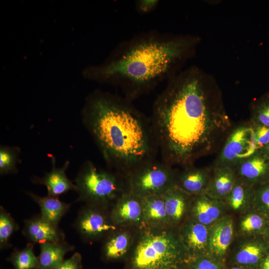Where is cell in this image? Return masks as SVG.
<instances>
[{"label":"cell","mask_w":269,"mask_h":269,"mask_svg":"<svg viewBox=\"0 0 269 269\" xmlns=\"http://www.w3.org/2000/svg\"><path fill=\"white\" fill-rule=\"evenodd\" d=\"M167 82L150 118L161 160L193 165L225 141L232 123L215 79L199 67L180 71Z\"/></svg>","instance_id":"obj_1"},{"label":"cell","mask_w":269,"mask_h":269,"mask_svg":"<svg viewBox=\"0 0 269 269\" xmlns=\"http://www.w3.org/2000/svg\"><path fill=\"white\" fill-rule=\"evenodd\" d=\"M200 38L151 30L120 43L102 63L83 71L85 78L121 88L133 101L180 71L192 57Z\"/></svg>","instance_id":"obj_2"},{"label":"cell","mask_w":269,"mask_h":269,"mask_svg":"<svg viewBox=\"0 0 269 269\" xmlns=\"http://www.w3.org/2000/svg\"><path fill=\"white\" fill-rule=\"evenodd\" d=\"M82 123L108 166L127 178L159 151L150 119L132 101L95 90L82 110Z\"/></svg>","instance_id":"obj_3"},{"label":"cell","mask_w":269,"mask_h":269,"mask_svg":"<svg viewBox=\"0 0 269 269\" xmlns=\"http://www.w3.org/2000/svg\"><path fill=\"white\" fill-rule=\"evenodd\" d=\"M142 229L132 257L133 269H177L185 264L177 229Z\"/></svg>","instance_id":"obj_4"},{"label":"cell","mask_w":269,"mask_h":269,"mask_svg":"<svg viewBox=\"0 0 269 269\" xmlns=\"http://www.w3.org/2000/svg\"><path fill=\"white\" fill-rule=\"evenodd\" d=\"M74 182L78 194L76 201L105 208L128 190L126 176L100 168L90 160L83 164Z\"/></svg>","instance_id":"obj_5"},{"label":"cell","mask_w":269,"mask_h":269,"mask_svg":"<svg viewBox=\"0 0 269 269\" xmlns=\"http://www.w3.org/2000/svg\"><path fill=\"white\" fill-rule=\"evenodd\" d=\"M176 175L172 166L155 159L128 176V190L140 197L162 195L176 185Z\"/></svg>","instance_id":"obj_6"},{"label":"cell","mask_w":269,"mask_h":269,"mask_svg":"<svg viewBox=\"0 0 269 269\" xmlns=\"http://www.w3.org/2000/svg\"><path fill=\"white\" fill-rule=\"evenodd\" d=\"M258 150L252 125H243L232 129L217 156L214 166L234 168Z\"/></svg>","instance_id":"obj_7"},{"label":"cell","mask_w":269,"mask_h":269,"mask_svg":"<svg viewBox=\"0 0 269 269\" xmlns=\"http://www.w3.org/2000/svg\"><path fill=\"white\" fill-rule=\"evenodd\" d=\"M73 227L85 242L107 237L119 228L112 222L107 208L89 204L79 211Z\"/></svg>","instance_id":"obj_8"},{"label":"cell","mask_w":269,"mask_h":269,"mask_svg":"<svg viewBox=\"0 0 269 269\" xmlns=\"http://www.w3.org/2000/svg\"><path fill=\"white\" fill-rule=\"evenodd\" d=\"M269 253V244L263 235L235 236L227 256L226 264L257 269Z\"/></svg>","instance_id":"obj_9"},{"label":"cell","mask_w":269,"mask_h":269,"mask_svg":"<svg viewBox=\"0 0 269 269\" xmlns=\"http://www.w3.org/2000/svg\"><path fill=\"white\" fill-rule=\"evenodd\" d=\"M177 231L186 257V263L208 255L209 227L188 217Z\"/></svg>","instance_id":"obj_10"},{"label":"cell","mask_w":269,"mask_h":269,"mask_svg":"<svg viewBox=\"0 0 269 269\" xmlns=\"http://www.w3.org/2000/svg\"><path fill=\"white\" fill-rule=\"evenodd\" d=\"M113 206L109 211L110 216L117 227L134 226L144 228L141 197L127 190Z\"/></svg>","instance_id":"obj_11"},{"label":"cell","mask_w":269,"mask_h":269,"mask_svg":"<svg viewBox=\"0 0 269 269\" xmlns=\"http://www.w3.org/2000/svg\"><path fill=\"white\" fill-rule=\"evenodd\" d=\"M235 236L234 219L228 214L209 227L208 255L226 264Z\"/></svg>","instance_id":"obj_12"},{"label":"cell","mask_w":269,"mask_h":269,"mask_svg":"<svg viewBox=\"0 0 269 269\" xmlns=\"http://www.w3.org/2000/svg\"><path fill=\"white\" fill-rule=\"evenodd\" d=\"M227 214L223 201L205 192L192 196L188 217L198 223L210 227Z\"/></svg>","instance_id":"obj_13"},{"label":"cell","mask_w":269,"mask_h":269,"mask_svg":"<svg viewBox=\"0 0 269 269\" xmlns=\"http://www.w3.org/2000/svg\"><path fill=\"white\" fill-rule=\"evenodd\" d=\"M23 236L33 244L65 241V235L58 225L54 224L40 215L33 216L24 221Z\"/></svg>","instance_id":"obj_14"},{"label":"cell","mask_w":269,"mask_h":269,"mask_svg":"<svg viewBox=\"0 0 269 269\" xmlns=\"http://www.w3.org/2000/svg\"><path fill=\"white\" fill-rule=\"evenodd\" d=\"M234 169L237 178L254 186L269 182V160L259 150Z\"/></svg>","instance_id":"obj_15"},{"label":"cell","mask_w":269,"mask_h":269,"mask_svg":"<svg viewBox=\"0 0 269 269\" xmlns=\"http://www.w3.org/2000/svg\"><path fill=\"white\" fill-rule=\"evenodd\" d=\"M162 195L170 226L177 227L188 216L192 195L176 185Z\"/></svg>","instance_id":"obj_16"},{"label":"cell","mask_w":269,"mask_h":269,"mask_svg":"<svg viewBox=\"0 0 269 269\" xmlns=\"http://www.w3.org/2000/svg\"><path fill=\"white\" fill-rule=\"evenodd\" d=\"M51 170L46 172L42 177H34L32 182L43 185L47 190V195L59 197L70 190L76 191V187L67 177L66 171L70 162L67 160L63 165L59 168L56 167L55 157L51 158Z\"/></svg>","instance_id":"obj_17"},{"label":"cell","mask_w":269,"mask_h":269,"mask_svg":"<svg viewBox=\"0 0 269 269\" xmlns=\"http://www.w3.org/2000/svg\"><path fill=\"white\" fill-rule=\"evenodd\" d=\"M184 167L177 173L176 185L191 195L205 192L211 178L212 167L199 168L191 165Z\"/></svg>","instance_id":"obj_18"},{"label":"cell","mask_w":269,"mask_h":269,"mask_svg":"<svg viewBox=\"0 0 269 269\" xmlns=\"http://www.w3.org/2000/svg\"><path fill=\"white\" fill-rule=\"evenodd\" d=\"M211 178L205 193L224 201L234 187L237 177L233 168L226 166H212Z\"/></svg>","instance_id":"obj_19"},{"label":"cell","mask_w":269,"mask_h":269,"mask_svg":"<svg viewBox=\"0 0 269 269\" xmlns=\"http://www.w3.org/2000/svg\"><path fill=\"white\" fill-rule=\"evenodd\" d=\"M254 199V186L238 178L223 202L228 214L240 215L253 208Z\"/></svg>","instance_id":"obj_20"},{"label":"cell","mask_w":269,"mask_h":269,"mask_svg":"<svg viewBox=\"0 0 269 269\" xmlns=\"http://www.w3.org/2000/svg\"><path fill=\"white\" fill-rule=\"evenodd\" d=\"M144 228L163 229L170 227L162 195L141 197Z\"/></svg>","instance_id":"obj_21"},{"label":"cell","mask_w":269,"mask_h":269,"mask_svg":"<svg viewBox=\"0 0 269 269\" xmlns=\"http://www.w3.org/2000/svg\"><path fill=\"white\" fill-rule=\"evenodd\" d=\"M75 247L65 240L40 244V254L35 269H56L65 260L64 257Z\"/></svg>","instance_id":"obj_22"},{"label":"cell","mask_w":269,"mask_h":269,"mask_svg":"<svg viewBox=\"0 0 269 269\" xmlns=\"http://www.w3.org/2000/svg\"><path fill=\"white\" fill-rule=\"evenodd\" d=\"M26 193L38 205L41 216L55 225H58L71 206V204L60 201L58 197L40 196L29 191Z\"/></svg>","instance_id":"obj_23"},{"label":"cell","mask_w":269,"mask_h":269,"mask_svg":"<svg viewBox=\"0 0 269 269\" xmlns=\"http://www.w3.org/2000/svg\"><path fill=\"white\" fill-rule=\"evenodd\" d=\"M269 223L261 213L252 208L239 215L235 223L236 236H253L263 235Z\"/></svg>","instance_id":"obj_24"},{"label":"cell","mask_w":269,"mask_h":269,"mask_svg":"<svg viewBox=\"0 0 269 269\" xmlns=\"http://www.w3.org/2000/svg\"><path fill=\"white\" fill-rule=\"evenodd\" d=\"M132 239L127 231H116L107 238L102 248V257L105 261H114L123 257L128 252Z\"/></svg>","instance_id":"obj_25"},{"label":"cell","mask_w":269,"mask_h":269,"mask_svg":"<svg viewBox=\"0 0 269 269\" xmlns=\"http://www.w3.org/2000/svg\"><path fill=\"white\" fill-rule=\"evenodd\" d=\"M34 244L28 243L21 249H15L6 261L10 263L14 269H35L38 263L33 251Z\"/></svg>","instance_id":"obj_26"},{"label":"cell","mask_w":269,"mask_h":269,"mask_svg":"<svg viewBox=\"0 0 269 269\" xmlns=\"http://www.w3.org/2000/svg\"><path fill=\"white\" fill-rule=\"evenodd\" d=\"M20 152L17 146L1 145L0 148V174L1 175L15 174Z\"/></svg>","instance_id":"obj_27"},{"label":"cell","mask_w":269,"mask_h":269,"mask_svg":"<svg viewBox=\"0 0 269 269\" xmlns=\"http://www.w3.org/2000/svg\"><path fill=\"white\" fill-rule=\"evenodd\" d=\"M19 229V226L11 215L2 206L0 207V249L3 250L11 247V236Z\"/></svg>","instance_id":"obj_28"},{"label":"cell","mask_w":269,"mask_h":269,"mask_svg":"<svg viewBox=\"0 0 269 269\" xmlns=\"http://www.w3.org/2000/svg\"><path fill=\"white\" fill-rule=\"evenodd\" d=\"M251 123L269 128V93L253 103Z\"/></svg>","instance_id":"obj_29"},{"label":"cell","mask_w":269,"mask_h":269,"mask_svg":"<svg viewBox=\"0 0 269 269\" xmlns=\"http://www.w3.org/2000/svg\"><path fill=\"white\" fill-rule=\"evenodd\" d=\"M253 208L269 220V182L254 186Z\"/></svg>","instance_id":"obj_30"},{"label":"cell","mask_w":269,"mask_h":269,"mask_svg":"<svg viewBox=\"0 0 269 269\" xmlns=\"http://www.w3.org/2000/svg\"><path fill=\"white\" fill-rule=\"evenodd\" d=\"M189 269H224V263L209 255L199 257L186 264Z\"/></svg>","instance_id":"obj_31"},{"label":"cell","mask_w":269,"mask_h":269,"mask_svg":"<svg viewBox=\"0 0 269 269\" xmlns=\"http://www.w3.org/2000/svg\"><path fill=\"white\" fill-rule=\"evenodd\" d=\"M251 124L254 131L256 144L259 150L269 143V128L251 123Z\"/></svg>","instance_id":"obj_32"},{"label":"cell","mask_w":269,"mask_h":269,"mask_svg":"<svg viewBox=\"0 0 269 269\" xmlns=\"http://www.w3.org/2000/svg\"><path fill=\"white\" fill-rule=\"evenodd\" d=\"M82 258L79 252H75L69 259L65 260L56 269H82Z\"/></svg>","instance_id":"obj_33"},{"label":"cell","mask_w":269,"mask_h":269,"mask_svg":"<svg viewBox=\"0 0 269 269\" xmlns=\"http://www.w3.org/2000/svg\"><path fill=\"white\" fill-rule=\"evenodd\" d=\"M159 3L158 0H139L135 2V7L139 13L147 14L155 10Z\"/></svg>","instance_id":"obj_34"},{"label":"cell","mask_w":269,"mask_h":269,"mask_svg":"<svg viewBox=\"0 0 269 269\" xmlns=\"http://www.w3.org/2000/svg\"><path fill=\"white\" fill-rule=\"evenodd\" d=\"M257 269H269V253L262 261Z\"/></svg>","instance_id":"obj_35"},{"label":"cell","mask_w":269,"mask_h":269,"mask_svg":"<svg viewBox=\"0 0 269 269\" xmlns=\"http://www.w3.org/2000/svg\"><path fill=\"white\" fill-rule=\"evenodd\" d=\"M224 269H248L244 267L240 266L225 264Z\"/></svg>","instance_id":"obj_36"},{"label":"cell","mask_w":269,"mask_h":269,"mask_svg":"<svg viewBox=\"0 0 269 269\" xmlns=\"http://www.w3.org/2000/svg\"><path fill=\"white\" fill-rule=\"evenodd\" d=\"M259 150L269 160V143Z\"/></svg>","instance_id":"obj_37"},{"label":"cell","mask_w":269,"mask_h":269,"mask_svg":"<svg viewBox=\"0 0 269 269\" xmlns=\"http://www.w3.org/2000/svg\"><path fill=\"white\" fill-rule=\"evenodd\" d=\"M263 237L265 240L269 244V223L268 225V226L263 234Z\"/></svg>","instance_id":"obj_38"},{"label":"cell","mask_w":269,"mask_h":269,"mask_svg":"<svg viewBox=\"0 0 269 269\" xmlns=\"http://www.w3.org/2000/svg\"><path fill=\"white\" fill-rule=\"evenodd\" d=\"M177 269H189V268L186 264H183L180 266Z\"/></svg>","instance_id":"obj_39"}]
</instances>
